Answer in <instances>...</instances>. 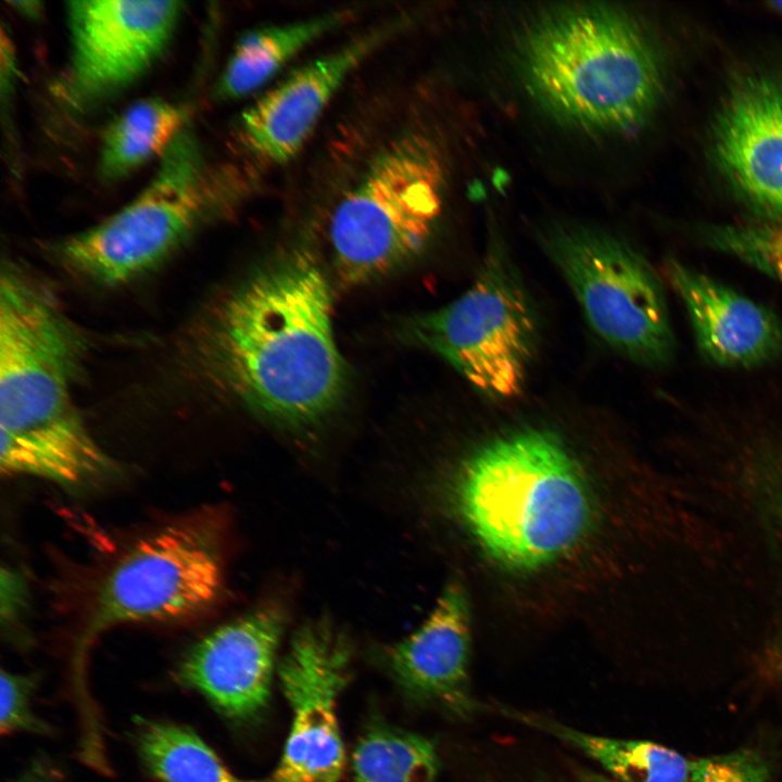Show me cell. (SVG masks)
Here are the masks:
<instances>
[{
	"instance_id": "cell-1",
	"label": "cell",
	"mask_w": 782,
	"mask_h": 782,
	"mask_svg": "<svg viewBox=\"0 0 782 782\" xmlns=\"http://www.w3.org/2000/svg\"><path fill=\"white\" fill-rule=\"evenodd\" d=\"M195 356L216 389L263 418L303 428L327 417L346 371L313 254L288 252L220 297L200 325Z\"/></svg>"
},
{
	"instance_id": "cell-2",
	"label": "cell",
	"mask_w": 782,
	"mask_h": 782,
	"mask_svg": "<svg viewBox=\"0 0 782 782\" xmlns=\"http://www.w3.org/2000/svg\"><path fill=\"white\" fill-rule=\"evenodd\" d=\"M515 60L539 109L588 135L633 133L663 93L660 59L648 34L632 14L606 3L534 14L517 37Z\"/></svg>"
},
{
	"instance_id": "cell-3",
	"label": "cell",
	"mask_w": 782,
	"mask_h": 782,
	"mask_svg": "<svg viewBox=\"0 0 782 782\" xmlns=\"http://www.w3.org/2000/svg\"><path fill=\"white\" fill-rule=\"evenodd\" d=\"M452 492L463 522L485 552L519 570L566 554L592 514L581 469L545 429H520L479 447L461 466Z\"/></svg>"
},
{
	"instance_id": "cell-4",
	"label": "cell",
	"mask_w": 782,
	"mask_h": 782,
	"mask_svg": "<svg viewBox=\"0 0 782 782\" xmlns=\"http://www.w3.org/2000/svg\"><path fill=\"white\" fill-rule=\"evenodd\" d=\"M86 338L50 288L11 262L0 276V433L88 465L108 455L72 396Z\"/></svg>"
},
{
	"instance_id": "cell-5",
	"label": "cell",
	"mask_w": 782,
	"mask_h": 782,
	"mask_svg": "<svg viewBox=\"0 0 782 782\" xmlns=\"http://www.w3.org/2000/svg\"><path fill=\"white\" fill-rule=\"evenodd\" d=\"M230 174L185 128L160 157L149 184L94 226L54 241L50 252L72 275L117 287L156 268L236 203Z\"/></svg>"
},
{
	"instance_id": "cell-6",
	"label": "cell",
	"mask_w": 782,
	"mask_h": 782,
	"mask_svg": "<svg viewBox=\"0 0 782 782\" xmlns=\"http://www.w3.org/2000/svg\"><path fill=\"white\" fill-rule=\"evenodd\" d=\"M443 182L433 148L419 136L400 137L378 153L331 217L340 277L364 283L422 251L442 211Z\"/></svg>"
},
{
	"instance_id": "cell-7",
	"label": "cell",
	"mask_w": 782,
	"mask_h": 782,
	"mask_svg": "<svg viewBox=\"0 0 782 782\" xmlns=\"http://www.w3.org/2000/svg\"><path fill=\"white\" fill-rule=\"evenodd\" d=\"M408 335L475 390L507 400L522 390L539 343V319L519 270L489 249L472 283L451 303L416 316Z\"/></svg>"
},
{
	"instance_id": "cell-8",
	"label": "cell",
	"mask_w": 782,
	"mask_h": 782,
	"mask_svg": "<svg viewBox=\"0 0 782 782\" xmlns=\"http://www.w3.org/2000/svg\"><path fill=\"white\" fill-rule=\"evenodd\" d=\"M541 245L607 345L646 367L671 361L676 340L664 288L640 251L616 235L583 226L547 229Z\"/></svg>"
},
{
	"instance_id": "cell-9",
	"label": "cell",
	"mask_w": 782,
	"mask_h": 782,
	"mask_svg": "<svg viewBox=\"0 0 782 782\" xmlns=\"http://www.w3.org/2000/svg\"><path fill=\"white\" fill-rule=\"evenodd\" d=\"M217 525L209 516L173 522L138 541L101 582L75 649L78 668L97 638L118 625L176 621L212 607L224 588Z\"/></svg>"
},
{
	"instance_id": "cell-10",
	"label": "cell",
	"mask_w": 782,
	"mask_h": 782,
	"mask_svg": "<svg viewBox=\"0 0 782 782\" xmlns=\"http://www.w3.org/2000/svg\"><path fill=\"white\" fill-rule=\"evenodd\" d=\"M351 647L331 621L317 619L294 633L279 666L292 723L270 782H338L344 747L337 701L350 676Z\"/></svg>"
},
{
	"instance_id": "cell-11",
	"label": "cell",
	"mask_w": 782,
	"mask_h": 782,
	"mask_svg": "<svg viewBox=\"0 0 782 782\" xmlns=\"http://www.w3.org/2000/svg\"><path fill=\"white\" fill-rule=\"evenodd\" d=\"M181 11L180 1L70 2L64 99L87 109L128 87L164 52Z\"/></svg>"
},
{
	"instance_id": "cell-12",
	"label": "cell",
	"mask_w": 782,
	"mask_h": 782,
	"mask_svg": "<svg viewBox=\"0 0 782 782\" xmlns=\"http://www.w3.org/2000/svg\"><path fill=\"white\" fill-rule=\"evenodd\" d=\"M711 139L732 189L764 220L782 224V79L751 74L734 81Z\"/></svg>"
},
{
	"instance_id": "cell-13",
	"label": "cell",
	"mask_w": 782,
	"mask_h": 782,
	"mask_svg": "<svg viewBox=\"0 0 782 782\" xmlns=\"http://www.w3.org/2000/svg\"><path fill=\"white\" fill-rule=\"evenodd\" d=\"M283 608L266 603L202 638L184 656L177 679L225 718L241 722L267 705Z\"/></svg>"
},
{
	"instance_id": "cell-14",
	"label": "cell",
	"mask_w": 782,
	"mask_h": 782,
	"mask_svg": "<svg viewBox=\"0 0 782 782\" xmlns=\"http://www.w3.org/2000/svg\"><path fill=\"white\" fill-rule=\"evenodd\" d=\"M407 26L408 17L387 22L292 72L242 113L239 134L245 148L270 163L294 157L348 75Z\"/></svg>"
},
{
	"instance_id": "cell-15",
	"label": "cell",
	"mask_w": 782,
	"mask_h": 782,
	"mask_svg": "<svg viewBox=\"0 0 782 782\" xmlns=\"http://www.w3.org/2000/svg\"><path fill=\"white\" fill-rule=\"evenodd\" d=\"M470 647L467 594L453 581L413 633L384 648L382 660L408 699L466 718L477 709L469 686Z\"/></svg>"
},
{
	"instance_id": "cell-16",
	"label": "cell",
	"mask_w": 782,
	"mask_h": 782,
	"mask_svg": "<svg viewBox=\"0 0 782 782\" xmlns=\"http://www.w3.org/2000/svg\"><path fill=\"white\" fill-rule=\"evenodd\" d=\"M665 274L708 362L749 368L782 354V323L769 308L680 261L668 260Z\"/></svg>"
},
{
	"instance_id": "cell-17",
	"label": "cell",
	"mask_w": 782,
	"mask_h": 782,
	"mask_svg": "<svg viewBox=\"0 0 782 782\" xmlns=\"http://www.w3.org/2000/svg\"><path fill=\"white\" fill-rule=\"evenodd\" d=\"M348 10L267 26L243 35L217 83V96L237 99L255 91L304 47L350 18Z\"/></svg>"
},
{
	"instance_id": "cell-18",
	"label": "cell",
	"mask_w": 782,
	"mask_h": 782,
	"mask_svg": "<svg viewBox=\"0 0 782 782\" xmlns=\"http://www.w3.org/2000/svg\"><path fill=\"white\" fill-rule=\"evenodd\" d=\"M502 711L579 748L618 782H689L691 761L666 746L590 734L534 714Z\"/></svg>"
},
{
	"instance_id": "cell-19",
	"label": "cell",
	"mask_w": 782,
	"mask_h": 782,
	"mask_svg": "<svg viewBox=\"0 0 782 782\" xmlns=\"http://www.w3.org/2000/svg\"><path fill=\"white\" fill-rule=\"evenodd\" d=\"M185 110L161 98L139 100L118 114L104 129L99 150V172L115 180L155 156H162L186 128Z\"/></svg>"
},
{
	"instance_id": "cell-20",
	"label": "cell",
	"mask_w": 782,
	"mask_h": 782,
	"mask_svg": "<svg viewBox=\"0 0 782 782\" xmlns=\"http://www.w3.org/2000/svg\"><path fill=\"white\" fill-rule=\"evenodd\" d=\"M136 742L142 765L160 782H270L235 775L195 732L184 726L143 720Z\"/></svg>"
},
{
	"instance_id": "cell-21",
	"label": "cell",
	"mask_w": 782,
	"mask_h": 782,
	"mask_svg": "<svg viewBox=\"0 0 782 782\" xmlns=\"http://www.w3.org/2000/svg\"><path fill=\"white\" fill-rule=\"evenodd\" d=\"M352 771L354 782H437L439 757L427 737L374 721L354 747Z\"/></svg>"
},
{
	"instance_id": "cell-22",
	"label": "cell",
	"mask_w": 782,
	"mask_h": 782,
	"mask_svg": "<svg viewBox=\"0 0 782 782\" xmlns=\"http://www.w3.org/2000/svg\"><path fill=\"white\" fill-rule=\"evenodd\" d=\"M705 241L782 285V224L756 222L712 226Z\"/></svg>"
},
{
	"instance_id": "cell-23",
	"label": "cell",
	"mask_w": 782,
	"mask_h": 782,
	"mask_svg": "<svg viewBox=\"0 0 782 782\" xmlns=\"http://www.w3.org/2000/svg\"><path fill=\"white\" fill-rule=\"evenodd\" d=\"M765 760L755 752L740 749L691 761L689 782H768Z\"/></svg>"
},
{
	"instance_id": "cell-24",
	"label": "cell",
	"mask_w": 782,
	"mask_h": 782,
	"mask_svg": "<svg viewBox=\"0 0 782 782\" xmlns=\"http://www.w3.org/2000/svg\"><path fill=\"white\" fill-rule=\"evenodd\" d=\"M35 679L1 670L0 677V730L2 734L18 731L42 732L43 723L30 709V695Z\"/></svg>"
},
{
	"instance_id": "cell-25",
	"label": "cell",
	"mask_w": 782,
	"mask_h": 782,
	"mask_svg": "<svg viewBox=\"0 0 782 782\" xmlns=\"http://www.w3.org/2000/svg\"><path fill=\"white\" fill-rule=\"evenodd\" d=\"M1 598L2 617L11 620L24 603L25 583L16 571L9 568L1 572Z\"/></svg>"
},
{
	"instance_id": "cell-26",
	"label": "cell",
	"mask_w": 782,
	"mask_h": 782,
	"mask_svg": "<svg viewBox=\"0 0 782 782\" xmlns=\"http://www.w3.org/2000/svg\"><path fill=\"white\" fill-rule=\"evenodd\" d=\"M482 778L478 782H559L556 778L540 771H528L526 773H514L503 769H483L479 771Z\"/></svg>"
},
{
	"instance_id": "cell-27",
	"label": "cell",
	"mask_w": 782,
	"mask_h": 782,
	"mask_svg": "<svg viewBox=\"0 0 782 782\" xmlns=\"http://www.w3.org/2000/svg\"><path fill=\"white\" fill-rule=\"evenodd\" d=\"M575 773L577 782H618L613 778L584 768H578Z\"/></svg>"
},
{
	"instance_id": "cell-28",
	"label": "cell",
	"mask_w": 782,
	"mask_h": 782,
	"mask_svg": "<svg viewBox=\"0 0 782 782\" xmlns=\"http://www.w3.org/2000/svg\"><path fill=\"white\" fill-rule=\"evenodd\" d=\"M22 782H51V781L45 779L43 777L33 775V777L26 778Z\"/></svg>"
},
{
	"instance_id": "cell-29",
	"label": "cell",
	"mask_w": 782,
	"mask_h": 782,
	"mask_svg": "<svg viewBox=\"0 0 782 782\" xmlns=\"http://www.w3.org/2000/svg\"><path fill=\"white\" fill-rule=\"evenodd\" d=\"M772 5L777 9L782 11V1L773 2Z\"/></svg>"
},
{
	"instance_id": "cell-30",
	"label": "cell",
	"mask_w": 782,
	"mask_h": 782,
	"mask_svg": "<svg viewBox=\"0 0 782 782\" xmlns=\"http://www.w3.org/2000/svg\"><path fill=\"white\" fill-rule=\"evenodd\" d=\"M778 505H779V512L782 514V495H781V500L779 501Z\"/></svg>"
}]
</instances>
